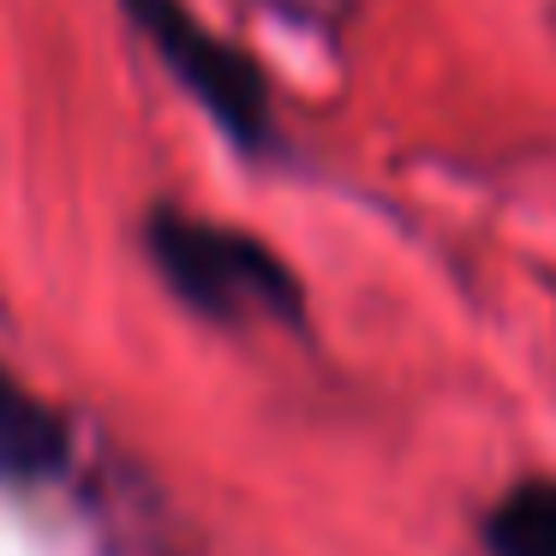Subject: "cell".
Returning <instances> with one entry per match:
<instances>
[{
	"label": "cell",
	"mask_w": 556,
	"mask_h": 556,
	"mask_svg": "<svg viewBox=\"0 0 556 556\" xmlns=\"http://www.w3.org/2000/svg\"><path fill=\"white\" fill-rule=\"evenodd\" d=\"M61 460V425L0 371V479H42Z\"/></svg>",
	"instance_id": "3957f363"
},
{
	"label": "cell",
	"mask_w": 556,
	"mask_h": 556,
	"mask_svg": "<svg viewBox=\"0 0 556 556\" xmlns=\"http://www.w3.org/2000/svg\"><path fill=\"white\" fill-rule=\"evenodd\" d=\"M496 556H556V484L515 491L491 520Z\"/></svg>",
	"instance_id": "277c9868"
},
{
	"label": "cell",
	"mask_w": 556,
	"mask_h": 556,
	"mask_svg": "<svg viewBox=\"0 0 556 556\" xmlns=\"http://www.w3.org/2000/svg\"><path fill=\"white\" fill-rule=\"evenodd\" d=\"M132 13H138V25L150 30V42L168 54V66L192 85V97L204 102L228 132L257 138V126H264V85L252 78V66H245L228 42L210 37L180 0H132Z\"/></svg>",
	"instance_id": "7a4b0ae2"
},
{
	"label": "cell",
	"mask_w": 556,
	"mask_h": 556,
	"mask_svg": "<svg viewBox=\"0 0 556 556\" xmlns=\"http://www.w3.org/2000/svg\"><path fill=\"white\" fill-rule=\"evenodd\" d=\"M150 240H156V264L168 269V281L204 312H293V281L264 245L180 216H162Z\"/></svg>",
	"instance_id": "6da1fadb"
}]
</instances>
